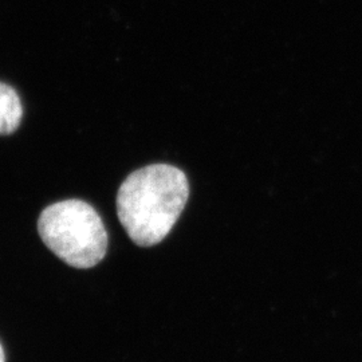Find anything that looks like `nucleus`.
I'll use <instances>...</instances> for the list:
<instances>
[{
	"label": "nucleus",
	"mask_w": 362,
	"mask_h": 362,
	"mask_svg": "<svg viewBox=\"0 0 362 362\" xmlns=\"http://www.w3.org/2000/svg\"><path fill=\"white\" fill-rule=\"evenodd\" d=\"M38 233L43 243L71 267L90 269L106 255L104 221L86 202L71 199L49 206L39 216Z\"/></svg>",
	"instance_id": "obj_2"
},
{
	"label": "nucleus",
	"mask_w": 362,
	"mask_h": 362,
	"mask_svg": "<svg viewBox=\"0 0 362 362\" xmlns=\"http://www.w3.org/2000/svg\"><path fill=\"white\" fill-rule=\"evenodd\" d=\"M189 196L184 172L168 164H153L130 173L117 194V214L130 239L155 246L170 233Z\"/></svg>",
	"instance_id": "obj_1"
},
{
	"label": "nucleus",
	"mask_w": 362,
	"mask_h": 362,
	"mask_svg": "<svg viewBox=\"0 0 362 362\" xmlns=\"http://www.w3.org/2000/svg\"><path fill=\"white\" fill-rule=\"evenodd\" d=\"M23 107L18 93L7 83L0 82V136L13 134L19 128Z\"/></svg>",
	"instance_id": "obj_3"
},
{
	"label": "nucleus",
	"mask_w": 362,
	"mask_h": 362,
	"mask_svg": "<svg viewBox=\"0 0 362 362\" xmlns=\"http://www.w3.org/2000/svg\"><path fill=\"white\" fill-rule=\"evenodd\" d=\"M0 362H6V356H4V350L0 345Z\"/></svg>",
	"instance_id": "obj_4"
}]
</instances>
